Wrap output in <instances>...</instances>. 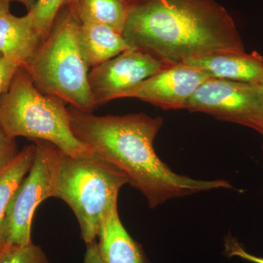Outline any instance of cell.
<instances>
[{
    "instance_id": "10",
    "label": "cell",
    "mask_w": 263,
    "mask_h": 263,
    "mask_svg": "<svg viewBox=\"0 0 263 263\" xmlns=\"http://www.w3.org/2000/svg\"><path fill=\"white\" fill-rule=\"evenodd\" d=\"M213 79L263 84V57L257 51L212 53L183 62Z\"/></svg>"
},
{
    "instance_id": "2",
    "label": "cell",
    "mask_w": 263,
    "mask_h": 263,
    "mask_svg": "<svg viewBox=\"0 0 263 263\" xmlns=\"http://www.w3.org/2000/svg\"><path fill=\"white\" fill-rule=\"evenodd\" d=\"M128 5L123 37L131 49L165 65L245 51L234 20L216 0H135Z\"/></svg>"
},
{
    "instance_id": "27",
    "label": "cell",
    "mask_w": 263,
    "mask_h": 263,
    "mask_svg": "<svg viewBox=\"0 0 263 263\" xmlns=\"http://www.w3.org/2000/svg\"><path fill=\"white\" fill-rule=\"evenodd\" d=\"M262 148H263V143H262Z\"/></svg>"
},
{
    "instance_id": "26",
    "label": "cell",
    "mask_w": 263,
    "mask_h": 263,
    "mask_svg": "<svg viewBox=\"0 0 263 263\" xmlns=\"http://www.w3.org/2000/svg\"><path fill=\"white\" fill-rule=\"evenodd\" d=\"M261 86H262V89H263V84H262V85H261Z\"/></svg>"
},
{
    "instance_id": "5",
    "label": "cell",
    "mask_w": 263,
    "mask_h": 263,
    "mask_svg": "<svg viewBox=\"0 0 263 263\" xmlns=\"http://www.w3.org/2000/svg\"><path fill=\"white\" fill-rule=\"evenodd\" d=\"M127 176L96 153L71 157L61 152L53 197L66 202L75 214L86 245L98 238L104 214L118 202Z\"/></svg>"
},
{
    "instance_id": "7",
    "label": "cell",
    "mask_w": 263,
    "mask_h": 263,
    "mask_svg": "<svg viewBox=\"0 0 263 263\" xmlns=\"http://www.w3.org/2000/svg\"><path fill=\"white\" fill-rule=\"evenodd\" d=\"M186 109L251 128L263 137L261 85L212 78L194 93Z\"/></svg>"
},
{
    "instance_id": "12",
    "label": "cell",
    "mask_w": 263,
    "mask_h": 263,
    "mask_svg": "<svg viewBox=\"0 0 263 263\" xmlns=\"http://www.w3.org/2000/svg\"><path fill=\"white\" fill-rule=\"evenodd\" d=\"M42 42L29 12L22 17L10 13L0 16V53L5 58L23 67Z\"/></svg>"
},
{
    "instance_id": "8",
    "label": "cell",
    "mask_w": 263,
    "mask_h": 263,
    "mask_svg": "<svg viewBox=\"0 0 263 263\" xmlns=\"http://www.w3.org/2000/svg\"><path fill=\"white\" fill-rule=\"evenodd\" d=\"M144 52L129 49L89 70V84L95 108L116 99L165 67Z\"/></svg>"
},
{
    "instance_id": "25",
    "label": "cell",
    "mask_w": 263,
    "mask_h": 263,
    "mask_svg": "<svg viewBox=\"0 0 263 263\" xmlns=\"http://www.w3.org/2000/svg\"><path fill=\"white\" fill-rule=\"evenodd\" d=\"M125 1L127 2V4L129 5V3H133L135 0H125Z\"/></svg>"
},
{
    "instance_id": "6",
    "label": "cell",
    "mask_w": 263,
    "mask_h": 263,
    "mask_svg": "<svg viewBox=\"0 0 263 263\" xmlns=\"http://www.w3.org/2000/svg\"><path fill=\"white\" fill-rule=\"evenodd\" d=\"M33 143L36 146L35 158L7 209L2 248L32 243L31 230L36 209L46 199L53 197L55 176L62 151L48 141L36 140Z\"/></svg>"
},
{
    "instance_id": "21",
    "label": "cell",
    "mask_w": 263,
    "mask_h": 263,
    "mask_svg": "<svg viewBox=\"0 0 263 263\" xmlns=\"http://www.w3.org/2000/svg\"><path fill=\"white\" fill-rule=\"evenodd\" d=\"M84 263H104L99 252L97 240L86 245V254L84 257Z\"/></svg>"
},
{
    "instance_id": "15",
    "label": "cell",
    "mask_w": 263,
    "mask_h": 263,
    "mask_svg": "<svg viewBox=\"0 0 263 263\" xmlns=\"http://www.w3.org/2000/svg\"><path fill=\"white\" fill-rule=\"evenodd\" d=\"M36 155L34 143L26 146L14 159L0 171V249L3 247V230L5 214L12 197L26 177Z\"/></svg>"
},
{
    "instance_id": "16",
    "label": "cell",
    "mask_w": 263,
    "mask_h": 263,
    "mask_svg": "<svg viewBox=\"0 0 263 263\" xmlns=\"http://www.w3.org/2000/svg\"><path fill=\"white\" fill-rule=\"evenodd\" d=\"M66 0H37L29 10L32 24L43 41L51 32L57 15L65 6Z\"/></svg>"
},
{
    "instance_id": "22",
    "label": "cell",
    "mask_w": 263,
    "mask_h": 263,
    "mask_svg": "<svg viewBox=\"0 0 263 263\" xmlns=\"http://www.w3.org/2000/svg\"><path fill=\"white\" fill-rule=\"evenodd\" d=\"M11 0H0V16L10 13V5Z\"/></svg>"
},
{
    "instance_id": "17",
    "label": "cell",
    "mask_w": 263,
    "mask_h": 263,
    "mask_svg": "<svg viewBox=\"0 0 263 263\" xmlns=\"http://www.w3.org/2000/svg\"><path fill=\"white\" fill-rule=\"evenodd\" d=\"M0 263H49L39 246H7L0 249Z\"/></svg>"
},
{
    "instance_id": "3",
    "label": "cell",
    "mask_w": 263,
    "mask_h": 263,
    "mask_svg": "<svg viewBox=\"0 0 263 263\" xmlns=\"http://www.w3.org/2000/svg\"><path fill=\"white\" fill-rule=\"evenodd\" d=\"M80 25L68 5H65L48 37L22 67L43 94L92 113L95 107L88 79L90 67L81 47Z\"/></svg>"
},
{
    "instance_id": "11",
    "label": "cell",
    "mask_w": 263,
    "mask_h": 263,
    "mask_svg": "<svg viewBox=\"0 0 263 263\" xmlns=\"http://www.w3.org/2000/svg\"><path fill=\"white\" fill-rule=\"evenodd\" d=\"M98 238L99 252L104 263H150L141 245L123 226L118 202L104 214Z\"/></svg>"
},
{
    "instance_id": "20",
    "label": "cell",
    "mask_w": 263,
    "mask_h": 263,
    "mask_svg": "<svg viewBox=\"0 0 263 263\" xmlns=\"http://www.w3.org/2000/svg\"><path fill=\"white\" fill-rule=\"evenodd\" d=\"M19 66L0 53V98L8 91Z\"/></svg>"
},
{
    "instance_id": "9",
    "label": "cell",
    "mask_w": 263,
    "mask_h": 263,
    "mask_svg": "<svg viewBox=\"0 0 263 263\" xmlns=\"http://www.w3.org/2000/svg\"><path fill=\"white\" fill-rule=\"evenodd\" d=\"M212 79L202 70L183 63L165 67L124 94L164 110L186 109L189 100L200 86Z\"/></svg>"
},
{
    "instance_id": "18",
    "label": "cell",
    "mask_w": 263,
    "mask_h": 263,
    "mask_svg": "<svg viewBox=\"0 0 263 263\" xmlns=\"http://www.w3.org/2000/svg\"><path fill=\"white\" fill-rule=\"evenodd\" d=\"M18 152L15 139L7 136L0 128V171L8 165Z\"/></svg>"
},
{
    "instance_id": "14",
    "label": "cell",
    "mask_w": 263,
    "mask_h": 263,
    "mask_svg": "<svg viewBox=\"0 0 263 263\" xmlns=\"http://www.w3.org/2000/svg\"><path fill=\"white\" fill-rule=\"evenodd\" d=\"M66 5L81 24L106 26L122 34L129 10L125 0H74Z\"/></svg>"
},
{
    "instance_id": "13",
    "label": "cell",
    "mask_w": 263,
    "mask_h": 263,
    "mask_svg": "<svg viewBox=\"0 0 263 263\" xmlns=\"http://www.w3.org/2000/svg\"><path fill=\"white\" fill-rule=\"evenodd\" d=\"M79 38L91 68L131 49L122 34L100 24H81Z\"/></svg>"
},
{
    "instance_id": "24",
    "label": "cell",
    "mask_w": 263,
    "mask_h": 263,
    "mask_svg": "<svg viewBox=\"0 0 263 263\" xmlns=\"http://www.w3.org/2000/svg\"><path fill=\"white\" fill-rule=\"evenodd\" d=\"M73 1L74 0H66L65 5L69 4V3H72Z\"/></svg>"
},
{
    "instance_id": "1",
    "label": "cell",
    "mask_w": 263,
    "mask_h": 263,
    "mask_svg": "<svg viewBox=\"0 0 263 263\" xmlns=\"http://www.w3.org/2000/svg\"><path fill=\"white\" fill-rule=\"evenodd\" d=\"M70 126L79 141L127 176L151 209L173 199L219 189H233L226 180H200L176 174L156 154L154 142L163 119L146 114L94 115L70 106Z\"/></svg>"
},
{
    "instance_id": "19",
    "label": "cell",
    "mask_w": 263,
    "mask_h": 263,
    "mask_svg": "<svg viewBox=\"0 0 263 263\" xmlns=\"http://www.w3.org/2000/svg\"><path fill=\"white\" fill-rule=\"evenodd\" d=\"M226 253L229 257H239L240 259L253 263H263V257L249 253L239 242L231 235L228 236L226 240Z\"/></svg>"
},
{
    "instance_id": "4",
    "label": "cell",
    "mask_w": 263,
    "mask_h": 263,
    "mask_svg": "<svg viewBox=\"0 0 263 263\" xmlns=\"http://www.w3.org/2000/svg\"><path fill=\"white\" fill-rule=\"evenodd\" d=\"M65 104L39 91L28 72L20 67L0 98V128L12 139L24 137L32 141H48L71 157L94 153L72 133Z\"/></svg>"
},
{
    "instance_id": "23",
    "label": "cell",
    "mask_w": 263,
    "mask_h": 263,
    "mask_svg": "<svg viewBox=\"0 0 263 263\" xmlns=\"http://www.w3.org/2000/svg\"><path fill=\"white\" fill-rule=\"evenodd\" d=\"M13 1L18 2V3H22V4H23L24 6L26 7V8H27V10L29 11V10L32 8L33 5L35 4L37 0H11V2Z\"/></svg>"
}]
</instances>
